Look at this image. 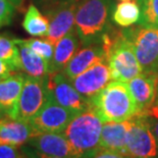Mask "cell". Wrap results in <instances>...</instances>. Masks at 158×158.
I'll return each mask as SVG.
<instances>
[{"instance_id": "cb8c5ba5", "label": "cell", "mask_w": 158, "mask_h": 158, "mask_svg": "<svg viewBox=\"0 0 158 158\" xmlns=\"http://www.w3.org/2000/svg\"><path fill=\"white\" fill-rule=\"evenodd\" d=\"M142 9L139 25L158 28V0H138Z\"/></svg>"}, {"instance_id": "8fae6325", "label": "cell", "mask_w": 158, "mask_h": 158, "mask_svg": "<svg viewBox=\"0 0 158 158\" xmlns=\"http://www.w3.org/2000/svg\"><path fill=\"white\" fill-rule=\"evenodd\" d=\"M110 80L111 73L109 65L106 60H102L70 81L81 95L91 102L100 91L108 85Z\"/></svg>"}, {"instance_id": "f546056e", "label": "cell", "mask_w": 158, "mask_h": 158, "mask_svg": "<svg viewBox=\"0 0 158 158\" xmlns=\"http://www.w3.org/2000/svg\"><path fill=\"white\" fill-rule=\"evenodd\" d=\"M62 1H66V0H33L34 4L38 6L42 11H44L45 9L49 8L50 6L57 4V3L62 2Z\"/></svg>"}, {"instance_id": "ffe728a7", "label": "cell", "mask_w": 158, "mask_h": 158, "mask_svg": "<svg viewBox=\"0 0 158 158\" xmlns=\"http://www.w3.org/2000/svg\"><path fill=\"white\" fill-rule=\"evenodd\" d=\"M142 9L139 2L135 0L123 1L114 6L112 21L122 28H130L135 23H139Z\"/></svg>"}, {"instance_id": "d6a6232c", "label": "cell", "mask_w": 158, "mask_h": 158, "mask_svg": "<svg viewBox=\"0 0 158 158\" xmlns=\"http://www.w3.org/2000/svg\"><path fill=\"white\" fill-rule=\"evenodd\" d=\"M156 105L158 106V85H157V97H156Z\"/></svg>"}, {"instance_id": "5b68a950", "label": "cell", "mask_w": 158, "mask_h": 158, "mask_svg": "<svg viewBox=\"0 0 158 158\" xmlns=\"http://www.w3.org/2000/svg\"><path fill=\"white\" fill-rule=\"evenodd\" d=\"M143 72L158 73V28H124Z\"/></svg>"}, {"instance_id": "1f68e13d", "label": "cell", "mask_w": 158, "mask_h": 158, "mask_svg": "<svg viewBox=\"0 0 158 158\" xmlns=\"http://www.w3.org/2000/svg\"><path fill=\"white\" fill-rule=\"evenodd\" d=\"M149 123L151 127V130L156 138V141L158 143V116H156L154 119H149Z\"/></svg>"}, {"instance_id": "7402d4cb", "label": "cell", "mask_w": 158, "mask_h": 158, "mask_svg": "<svg viewBox=\"0 0 158 158\" xmlns=\"http://www.w3.org/2000/svg\"><path fill=\"white\" fill-rule=\"evenodd\" d=\"M0 59L10 64L15 72H21L19 48L15 38L0 34Z\"/></svg>"}, {"instance_id": "9a60e30c", "label": "cell", "mask_w": 158, "mask_h": 158, "mask_svg": "<svg viewBox=\"0 0 158 158\" xmlns=\"http://www.w3.org/2000/svg\"><path fill=\"white\" fill-rule=\"evenodd\" d=\"M102 60H106V54L102 44L83 46V48L78 50L75 56L70 59L62 72L69 80H73Z\"/></svg>"}, {"instance_id": "603a6c76", "label": "cell", "mask_w": 158, "mask_h": 158, "mask_svg": "<svg viewBox=\"0 0 158 158\" xmlns=\"http://www.w3.org/2000/svg\"><path fill=\"white\" fill-rule=\"evenodd\" d=\"M16 43H21L29 48H31L36 54L43 57L49 63L51 62L54 54V44L52 42L48 41L47 39H37V38H30V39H18L15 38Z\"/></svg>"}, {"instance_id": "52a82bcc", "label": "cell", "mask_w": 158, "mask_h": 158, "mask_svg": "<svg viewBox=\"0 0 158 158\" xmlns=\"http://www.w3.org/2000/svg\"><path fill=\"white\" fill-rule=\"evenodd\" d=\"M46 88L48 98L76 113L91 107V102L77 91L63 72L49 73L46 79Z\"/></svg>"}, {"instance_id": "e0dca14e", "label": "cell", "mask_w": 158, "mask_h": 158, "mask_svg": "<svg viewBox=\"0 0 158 158\" xmlns=\"http://www.w3.org/2000/svg\"><path fill=\"white\" fill-rule=\"evenodd\" d=\"M80 45L81 40L76 31V28H73L54 44V54L51 62L49 63V73L62 72L70 61V59L78 52Z\"/></svg>"}, {"instance_id": "8992f818", "label": "cell", "mask_w": 158, "mask_h": 158, "mask_svg": "<svg viewBox=\"0 0 158 158\" xmlns=\"http://www.w3.org/2000/svg\"><path fill=\"white\" fill-rule=\"evenodd\" d=\"M127 154L132 158H156L158 143L146 115L134 116L127 134Z\"/></svg>"}, {"instance_id": "f1b7e54d", "label": "cell", "mask_w": 158, "mask_h": 158, "mask_svg": "<svg viewBox=\"0 0 158 158\" xmlns=\"http://www.w3.org/2000/svg\"><path fill=\"white\" fill-rule=\"evenodd\" d=\"M15 73H18V72H15L12 66L10 64H8L6 61L0 59V80L7 78V77H9Z\"/></svg>"}, {"instance_id": "d590c367", "label": "cell", "mask_w": 158, "mask_h": 158, "mask_svg": "<svg viewBox=\"0 0 158 158\" xmlns=\"http://www.w3.org/2000/svg\"><path fill=\"white\" fill-rule=\"evenodd\" d=\"M0 81H1V80H0ZM0 117H2V115H1V114H0Z\"/></svg>"}, {"instance_id": "9c48e42d", "label": "cell", "mask_w": 158, "mask_h": 158, "mask_svg": "<svg viewBox=\"0 0 158 158\" xmlns=\"http://www.w3.org/2000/svg\"><path fill=\"white\" fill-rule=\"evenodd\" d=\"M46 79H36L26 76L22 94L19 100L16 114L18 119L29 123L45 105L48 100Z\"/></svg>"}, {"instance_id": "5bb4252c", "label": "cell", "mask_w": 158, "mask_h": 158, "mask_svg": "<svg viewBox=\"0 0 158 158\" xmlns=\"http://www.w3.org/2000/svg\"><path fill=\"white\" fill-rule=\"evenodd\" d=\"M25 78L23 73H15L0 81V114L2 116L16 118Z\"/></svg>"}, {"instance_id": "ac0fdd59", "label": "cell", "mask_w": 158, "mask_h": 158, "mask_svg": "<svg viewBox=\"0 0 158 158\" xmlns=\"http://www.w3.org/2000/svg\"><path fill=\"white\" fill-rule=\"evenodd\" d=\"M130 120L104 123L100 139V148L127 154L126 141Z\"/></svg>"}, {"instance_id": "e575fe53", "label": "cell", "mask_w": 158, "mask_h": 158, "mask_svg": "<svg viewBox=\"0 0 158 158\" xmlns=\"http://www.w3.org/2000/svg\"><path fill=\"white\" fill-rule=\"evenodd\" d=\"M120 1H130V0H120Z\"/></svg>"}, {"instance_id": "ba28073f", "label": "cell", "mask_w": 158, "mask_h": 158, "mask_svg": "<svg viewBox=\"0 0 158 158\" xmlns=\"http://www.w3.org/2000/svg\"><path fill=\"white\" fill-rule=\"evenodd\" d=\"M82 0H66L45 9L44 15L48 19L49 30L46 39L55 44L75 28L76 13Z\"/></svg>"}, {"instance_id": "4fadbf2b", "label": "cell", "mask_w": 158, "mask_h": 158, "mask_svg": "<svg viewBox=\"0 0 158 158\" xmlns=\"http://www.w3.org/2000/svg\"><path fill=\"white\" fill-rule=\"evenodd\" d=\"M38 152L48 156L80 158L63 133H38L27 143Z\"/></svg>"}, {"instance_id": "44dd1931", "label": "cell", "mask_w": 158, "mask_h": 158, "mask_svg": "<svg viewBox=\"0 0 158 158\" xmlns=\"http://www.w3.org/2000/svg\"><path fill=\"white\" fill-rule=\"evenodd\" d=\"M23 28L31 36L46 37L49 30V22L46 15L40 11L38 6L31 3L23 16Z\"/></svg>"}, {"instance_id": "4dcf8cb0", "label": "cell", "mask_w": 158, "mask_h": 158, "mask_svg": "<svg viewBox=\"0 0 158 158\" xmlns=\"http://www.w3.org/2000/svg\"><path fill=\"white\" fill-rule=\"evenodd\" d=\"M10 4L15 7V9H18L19 11H23L25 9V1L26 0H7Z\"/></svg>"}, {"instance_id": "277c9868", "label": "cell", "mask_w": 158, "mask_h": 158, "mask_svg": "<svg viewBox=\"0 0 158 158\" xmlns=\"http://www.w3.org/2000/svg\"><path fill=\"white\" fill-rule=\"evenodd\" d=\"M103 122L93 107L76 114L63 131V135L80 158L100 149Z\"/></svg>"}, {"instance_id": "484cf974", "label": "cell", "mask_w": 158, "mask_h": 158, "mask_svg": "<svg viewBox=\"0 0 158 158\" xmlns=\"http://www.w3.org/2000/svg\"><path fill=\"white\" fill-rule=\"evenodd\" d=\"M82 158H132V157L127 155V154L116 152V151L100 148V149L95 151V152H93L92 154H90V155L82 157Z\"/></svg>"}, {"instance_id": "836d02e7", "label": "cell", "mask_w": 158, "mask_h": 158, "mask_svg": "<svg viewBox=\"0 0 158 158\" xmlns=\"http://www.w3.org/2000/svg\"><path fill=\"white\" fill-rule=\"evenodd\" d=\"M23 158H29V157H28V156H27V155H25V154H23Z\"/></svg>"}, {"instance_id": "7c38bea8", "label": "cell", "mask_w": 158, "mask_h": 158, "mask_svg": "<svg viewBox=\"0 0 158 158\" xmlns=\"http://www.w3.org/2000/svg\"><path fill=\"white\" fill-rule=\"evenodd\" d=\"M157 85L158 73L147 72H142L127 83L137 104L138 114L147 115L153 108L154 103H156Z\"/></svg>"}, {"instance_id": "30bf717a", "label": "cell", "mask_w": 158, "mask_h": 158, "mask_svg": "<svg viewBox=\"0 0 158 158\" xmlns=\"http://www.w3.org/2000/svg\"><path fill=\"white\" fill-rule=\"evenodd\" d=\"M76 112L48 98L42 109L30 120L35 134L38 133H63Z\"/></svg>"}, {"instance_id": "83f0119b", "label": "cell", "mask_w": 158, "mask_h": 158, "mask_svg": "<svg viewBox=\"0 0 158 158\" xmlns=\"http://www.w3.org/2000/svg\"><path fill=\"white\" fill-rule=\"evenodd\" d=\"M22 152L27 155L29 158H65V157H56V156H48L45 154H42L36 151L35 149H33L32 147L28 146H23L22 147Z\"/></svg>"}, {"instance_id": "2e32d148", "label": "cell", "mask_w": 158, "mask_h": 158, "mask_svg": "<svg viewBox=\"0 0 158 158\" xmlns=\"http://www.w3.org/2000/svg\"><path fill=\"white\" fill-rule=\"evenodd\" d=\"M34 135L35 132L30 123L9 116L0 117V144L21 147Z\"/></svg>"}, {"instance_id": "6da1fadb", "label": "cell", "mask_w": 158, "mask_h": 158, "mask_svg": "<svg viewBox=\"0 0 158 158\" xmlns=\"http://www.w3.org/2000/svg\"><path fill=\"white\" fill-rule=\"evenodd\" d=\"M113 0H82L76 13L75 28L82 46L101 44L111 28Z\"/></svg>"}, {"instance_id": "7a4b0ae2", "label": "cell", "mask_w": 158, "mask_h": 158, "mask_svg": "<svg viewBox=\"0 0 158 158\" xmlns=\"http://www.w3.org/2000/svg\"><path fill=\"white\" fill-rule=\"evenodd\" d=\"M101 44L112 81L129 83L143 72L124 29H115L111 26L104 35Z\"/></svg>"}, {"instance_id": "d4e9b609", "label": "cell", "mask_w": 158, "mask_h": 158, "mask_svg": "<svg viewBox=\"0 0 158 158\" xmlns=\"http://www.w3.org/2000/svg\"><path fill=\"white\" fill-rule=\"evenodd\" d=\"M15 12V8L7 0H0V27L10 25Z\"/></svg>"}, {"instance_id": "3957f363", "label": "cell", "mask_w": 158, "mask_h": 158, "mask_svg": "<svg viewBox=\"0 0 158 158\" xmlns=\"http://www.w3.org/2000/svg\"><path fill=\"white\" fill-rule=\"evenodd\" d=\"M103 123L124 122L138 114V107L127 83L112 81L91 100Z\"/></svg>"}, {"instance_id": "4316f807", "label": "cell", "mask_w": 158, "mask_h": 158, "mask_svg": "<svg viewBox=\"0 0 158 158\" xmlns=\"http://www.w3.org/2000/svg\"><path fill=\"white\" fill-rule=\"evenodd\" d=\"M18 148L7 144H0V158H23V152Z\"/></svg>"}, {"instance_id": "d6986e66", "label": "cell", "mask_w": 158, "mask_h": 158, "mask_svg": "<svg viewBox=\"0 0 158 158\" xmlns=\"http://www.w3.org/2000/svg\"><path fill=\"white\" fill-rule=\"evenodd\" d=\"M16 44L19 47L21 72L36 79H46L50 73L49 62L43 57L36 54L28 46L21 43Z\"/></svg>"}]
</instances>
